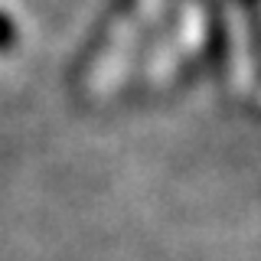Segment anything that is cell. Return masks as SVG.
Here are the masks:
<instances>
[{"instance_id":"cell-1","label":"cell","mask_w":261,"mask_h":261,"mask_svg":"<svg viewBox=\"0 0 261 261\" xmlns=\"http://www.w3.org/2000/svg\"><path fill=\"white\" fill-rule=\"evenodd\" d=\"M10 43H13V23L0 16V46H10Z\"/></svg>"}]
</instances>
